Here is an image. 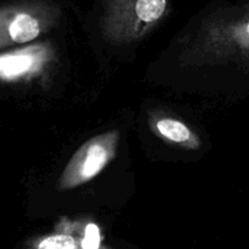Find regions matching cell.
<instances>
[{
    "mask_svg": "<svg viewBox=\"0 0 249 249\" xmlns=\"http://www.w3.org/2000/svg\"><path fill=\"white\" fill-rule=\"evenodd\" d=\"M58 0H7L0 7V49L27 45L53 31L62 18Z\"/></svg>",
    "mask_w": 249,
    "mask_h": 249,
    "instance_id": "3957f363",
    "label": "cell"
},
{
    "mask_svg": "<svg viewBox=\"0 0 249 249\" xmlns=\"http://www.w3.org/2000/svg\"><path fill=\"white\" fill-rule=\"evenodd\" d=\"M186 66L237 65L249 68V0H214L194 19L181 36Z\"/></svg>",
    "mask_w": 249,
    "mask_h": 249,
    "instance_id": "6da1fadb",
    "label": "cell"
},
{
    "mask_svg": "<svg viewBox=\"0 0 249 249\" xmlns=\"http://www.w3.org/2000/svg\"><path fill=\"white\" fill-rule=\"evenodd\" d=\"M148 123L153 134L170 145L191 151L201 148L202 141L196 131L175 117L164 113H153L150 116Z\"/></svg>",
    "mask_w": 249,
    "mask_h": 249,
    "instance_id": "52a82bcc",
    "label": "cell"
},
{
    "mask_svg": "<svg viewBox=\"0 0 249 249\" xmlns=\"http://www.w3.org/2000/svg\"><path fill=\"white\" fill-rule=\"evenodd\" d=\"M53 58L55 49L48 40L9 49L0 56V77L9 84L36 79L50 67Z\"/></svg>",
    "mask_w": 249,
    "mask_h": 249,
    "instance_id": "5b68a950",
    "label": "cell"
},
{
    "mask_svg": "<svg viewBox=\"0 0 249 249\" xmlns=\"http://www.w3.org/2000/svg\"><path fill=\"white\" fill-rule=\"evenodd\" d=\"M119 131H106L83 143L68 160L60 179L57 189L68 191L79 187L96 178L117 155Z\"/></svg>",
    "mask_w": 249,
    "mask_h": 249,
    "instance_id": "277c9868",
    "label": "cell"
},
{
    "mask_svg": "<svg viewBox=\"0 0 249 249\" xmlns=\"http://www.w3.org/2000/svg\"><path fill=\"white\" fill-rule=\"evenodd\" d=\"M33 249H109L102 246L100 228L92 221L62 219L55 231L36 242Z\"/></svg>",
    "mask_w": 249,
    "mask_h": 249,
    "instance_id": "8992f818",
    "label": "cell"
},
{
    "mask_svg": "<svg viewBox=\"0 0 249 249\" xmlns=\"http://www.w3.org/2000/svg\"><path fill=\"white\" fill-rule=\"evenodd\" d=\"M172 7L173 0H94L92 18L104 40L126 45L155 31Z\"/></svg>",
    "mask_w": 249,
    "mask_h": 249,
    "instance_id": "7a4b0ae2",
    "label": "cell"
}]
</instances>
